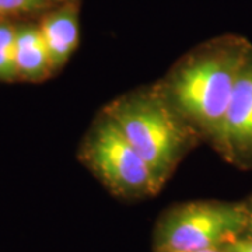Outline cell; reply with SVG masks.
<instances>
[{
	"label": "cell",
	"instance_id": "6da1fadb",
	"mask_svg": "<svg viewBox=\"0 0 252 252\" xmlns=\"http://www.w3.org/2000/svg\"><path fill=\"white\" fill-rule=\"evenodd\" d=\"M251 54L252 46L244 38H216L184 55L160 81L175 109L210 143Z\"/></svg>",
	"mask_w": 252,
	"mask_h": 252
},
{
	"label": "cell",
	"instance_id": "7a4b0ae2",
	"mask_svg": "<svg viewBox=\"0 0 252 252\" xmlns=\"http://www.w3.org/2000/svg\"><path fill=\"white\" fill-rule=\"evenodd\" d=\"M165 185L202 137L182 118L160 83L114 99L102 109Z\"/></svg>",
	"mask_w": 252,
	"mask_h": 252
},
{
	"label": "cell",
	"instance_id": "3957f363",
	"mask_svg": "<svg viewBox=\"0 0 252 252\" xmlns=\"http://www.w3.org/2000/svg\"><path fill=\"white\" fill-rule=\"evenodd\" d=\"M79 158L114 196L124 200L153 198L164 187L104 111L84 136Z\"/></svg>",
	"mask_w": 252,
	"mask_h": 252
},
{
	"label": "cell",
	"instance_id": "277c9868",
	"mask_svg": "<svg viewBox=\"0 0 252 252\" xmlns=\"http://www.w3.org/2000/svg\"><path fill=\"white\" fill-rule=\"evenodd\" d=\"M244 203L193 200L167 209L153 234L154 252H195L233 243L245 234Z\"/></svg>",
	"mask_w": 252,
	"mask_h": 252
},
{
	"label": "cell",
	"instance_id": "5b68a950",
	"mask_svg": "<svg viewBox=\"0 0 252 252\" xmlns=\"http://www.w3.org/2000/svg\"><path fill=\"white\" fill-rule=\"evenodd\" d=\"M212 144L228 162L241 168H252V54L237 80Z\"/></svg>",
	"mask_w": 252,
	"mask_h": 252
},
{
	"label": "cell",
	"instance_id": "8992f818",
	"mask_svg": "<svg viewBox=\"0 0 252 252\" xmlns=\"http://www.w3.org/2000/svg\"><path fill=\"white\" fill-rule=\"evenodd\" d=\"M39 30L55 72L70 59L79 45L80 28L76 1H67L62 7L48 13L42 18Z\"/></svg>",
	"mask_w": 252,
	"mask_h": 252
},
{
	"label": "cell",
	"instance_id": "52a82bcc",
	"mask_svg": "<svg viewBox=\"0 0 252 252\" xmlns=\"http://www.w3.org/2000/svg\"><path fill=\"white\" fill-rule=\"evenodd\" d=\"M16 67L18 79L38 83L54 72L39 26H16Z\"/></svg>",
	"mask_w": 252,
	"mask_h": 252
},
{
	"label": "cell",
	"instance_id": "ba28073f",
	"mask_svg": "<svg viewBox=\"0 0 252 252\" xmlns=\"http://www.w3.org/2000/svg\"><path fill=\"white\" fill-rule=\"evenodd\" d=\"M16 80V26L0 21V81Z\"/></svg>",
	"mask_w": 252,
	"mask_h": 252
},
{
	"label": "cell",
	"instance_id": "9c48e42d",
	"mask_svg": "<svg viewBox=\"0 0 252 252\" xmlns=\"http://www.w3.org/2000/svg\"><path fill=\"white\" fill-rule=\"evenodd\" d=\"M48 0H0V17L30 13L44 7Z\"/></svg>",
	"mask_w": 252,
	"mask_h": 252
},
{
	"label": "cell",
	"instance_id": "30bf717a",
	"mask_svg": "<svg viewBox=\"0 0 252 252\" xmlns=\"http://www.w3.org/2000/svg\"><path fill=\"white\" fill-rule=\"evenodd\" d=\"M231 252H252V237L243 235L233 243L227 244Z\"/></svg>",
	"mask_w": 252,
	"mask_h": 252
},
{
	"label": "cell",
	"instance_id": "8fae6325",
	"mask_svg": "<svg viewBox=\"0 0 252 252\" xmlns=\"http://www.w3.org/2000/svg\"><path fill=\"white\" fill-rule=\"evenodd\" d=\"M245 207H247V227L244 235L252 237V196L245 202Z\"/></svg>",
	"mask_w": 252,
	"mask_h": 252
},
{
	"label": "cell",
	"instance_id": "7c38bea8",
	"mask_svg": "<svg viewBox=\"0 0 252 252\" xmlns=\"http://www.w3.org/2000/svg\"><path fill=\"white\" fill-rule=\"evenodd\" d=\"M195 252H231L228 250L227 245H223V247H215V248H207V250H200V251Z\"/></svg>",
	"mask_w": 252,
	"mask_h": 252
},
{
	"label": "cell",
	"instance_id": "4fadbf2b",
	"mask_svg": "<svg viewBox=\"0 0 252 252\" xmlns=\"http://www.w3.org/2000/svg\"><path fill=\"white\" fill-rule=\"evenodd\" d=\"M61 1H64V3H67V1H76V0H61Z\"/></svg>",
	"mask_w": 252,
	"mask_h": 252
}]
</instances>
